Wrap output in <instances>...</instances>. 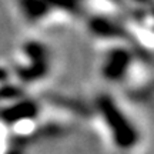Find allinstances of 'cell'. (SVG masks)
Masks as SVG:
<instances>
[{
  "mask_svg": "<svg viewBox=\"0 0 154 154\" xmlns=\"http://www.w3.org/2000/svg\"><path fill=\"white\" fill-rule=\"evenodd\" d=\"M96 106L100 119L106 130L109 131L111 143L123 151L134 149L140 140L138 131L133 126L130 119L124 114V111L117 106V103L110 96H100L96 101Z\"/></svg>",
  "mask_w": 154,
  "mask_h": 154,
  "instance_id": "6da1fadb",
  "label": "cell"
},
{
  "mask_svg": "<svg viewBox=\"0 0 154 154\" xmlns=\"http://www.w3.org/2000/svg\"><path fill=\"white\" fill-rule=\"evenodd\" d=\"M134 64V56L127 46L111 47L104 57L101 74L107 82L119 83L126 79Z\"/></svg>",
  "mask_w": 154,
  "mask_h": 154,
  "instance_id": "3957f363",
  "label": "cell"
},
{
  "mask_svg": "<svg viewBox=\"0 0 154 154\" xmlns=\"http://www.w3.org/2000/svg\"><path fill=\"white\" fill-rule=\"evenodd\" d=\"M37 106L30 100H19L2 111V120L6 126L14 127L19 133H29L37 117Z\"/></svg>",
  "mask_w": 154,
  "mask_h": 154,
  "instance_id": "277c9868",
  "label": "cell"
},
{
  "mask_svg": "<svg viewBox=\"0 0 154 154\" xmlns=\"http://www.w3.org/2000/svg\"><path fill=\"white\" fill-rule=\"evenodd\" d=\"M51 11L59 10L67 14H79L80 13V2L79 0H44Z\"/></svg>",
  "mask_w": 154,
  "mask_h": 154,
  "instance_id": "52a82bcc",
  "label": "cell"
},
{
  "mask_svg": "<svg viewBox=\"0 0 154 154\" xmlns=\"http://www.w3.org/2000/svg\"><path fill=\"white\" fill-rule=\"evenodd\" d=\"M17 7L29 23L42 22L51 11L44 0H17Z\"/></svg>",
  "mask_w": 154,
  "mask_h": 154,
  "instance_id": "8992f818",
  "label": "cell"
},
{
  "mask_svg": "<svg viewBox=\"0 0 154 154\" xmlns=\"http://www.w3.org/2000/svg\"><path fill=\"white\" fill-rule=\"evenodd\" d=\"M88 29L93 36L104 40L127 42L130 38V33L123 24L106 16H93L88 20Z\"/></svg>",
  "mask_w": 154,
  "mask_h": 154,
  "instance_id": "5b68a950",
  "label": "cell"
},
{
  "mask_svg": "<svg viewBox=\"0 0 154 154\" xmlns=\"http://www.w3.org/2000/svg\"><path fill=\"white\" fill-rule=\"evenodd\" d=\"M22 53L24 63L17 69V76L23 82H37L46 76L49 70V51L43 43L30 40L23 44Z\"/></svg>",
  "mask_w": 154,
  "mask_h": 154,
  "instance_id": "7a4b0ae2",
  "label": "cell"
},
{
  "mask_svg": "<svg viewBox=\"0 0 154 154\" xmlns=\"http://www.w3.org/2000/svg\"><path fill=\"white\" fill-rule=\"evenodd\" d=\"M133 3H137V5H141V6H146V5H150L151 0H130Z\"/></svg>",
  "mask_w": 154,
  "mask_h": 154,
  "instance_id": "9c48e42d",
  "label": "cell"
},
{
  "mask_svg": "<svg viewBox=\"0 0 154 154\" xmlns=\"http://www.w3.org/2000/svg\"><path fill=\"white\" fill-rule=\"evenodd\" d=\"M7 79H9V73L6 70L5 67H0V84H3V83L7 82Z\"/></svg>",
  "mask_w": 154,
  "mask_h": 154,
  "instance_id": "ba28073f",
  "label": "cell"
}]
</instances>
